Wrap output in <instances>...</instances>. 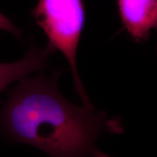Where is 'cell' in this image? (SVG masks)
I'll return each mask as SVG.
<instances>
[{
  "label": "cell",
  "instance_id": "obj_1",
  "mask_svg": "<svg viewBox=\"0 0 157 157\" xmlns=\"http://www.w3.org/2000/svg\"><path fill=\"white\" fill-rule=\"evenodd\" d=\"M60 74L20 80L0 112L3 133L50 157H111L98 148L96 140L103 133L121 134V119L65 99L58 87Z\"/></svg>",
  "mask_w": 157,
  "mask_h": 157
},
{
  "label": "cell",
  "instance_id": "obj_2",
  "mask_svg": "<svg viewBox=\"0 0 157 157\" xmlns=\"http://www.w3.org/2000/svg\"><path fill=\"white\" fill-rule=\"evenodd\" d=\"M34 15L37 25L48 36V45L55 51H60L68 60L74 87L83 105H92L76 64L78 43L85 23L82 0H39Z\"/></svg>",
  "mask_w": 157,
  "mask_h": 157
},
{
  "label": "cell",
  "instance_id": "obj_3",
  "mask_svg": "<svg viewBox=\"0 0 157 157\" xmlns=\"http://www.w3.org/2000/svg\"><path fill=\"white\" fill-rule=\"evenodd\" d=\"M124 27L136 42L148 40L157 25V0H117Z\"/></svg>",
  "mask_w": 157,
  "mask_h": 157
},
{
  "label": "cell",
  "instance_id": "obj_4",
  "mask_svg": "<svg viewBox=\"0 0 157 157\" xmlns=\"http://www.w3.org/2000/svg\"><path fill=\"white\" fill-rule=\"evenodd\" d=\"M54 52L49 45L44 49L32 46L24 58L18 61L0 63V94L13 82L20 81L33 72L42 70L46 66L48 58Z\"/></svg>",
  "mask_w": 157,
  "mask_h": 157
},
{
  "label": "cell",
  "instance_id": "obj_5",
  "mask_svg": "<svg viewBox=\"0 0 157 157\" xmlns=\"http://www.w3.org/2000/svg\"><path fill=\"white\" fill-rule=\"evenodd\" d=\"M0 29L8 31L18 38L21 36V31L1 13H0Z\"/></svg>",
  "mask_w": 157,
  "mask_h": 157
}]
</instances>
